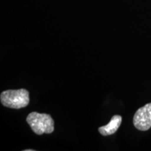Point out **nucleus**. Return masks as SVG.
<instances>
[{
	"mask_svg": "<svg viewBox=\"0 0 151 151\" xmlns=\"http://www.w3.org/2000/svg\"><path fill=\"white\" fill-rule=\"evenodd\" d=\"M29 91L24 88L19 90H8L0 95V100L3 106L14 109L24 108L29 104Z\"/></svg>",
	"mask_w": 151,
	"mask_h": 151,
	"instance_id": "f257e3e1",
	"label": "nucleus"
},
{
	"mask_svg": "<svg viewBox=\"0 0 151 151\" xmlns=\"http://www.w3.org/2000/svg\"><path fill=\"white\" fill-rule=\"evenodd\" d=\"M26 121L37 135L51 134L54 131V120L49 114L32 112L27 116Z\"/></svg>",
	"mask_w": 151,
	"mask_h": 151,
	"instance_id": "f03ea898",
	"label": "nucleus"
},
{
	"mask_svg": "<svg viewBox=\"0 0 151 151\" xmlns=\"http://www.w3.org/2000/svg\"><path fill=\"white\" fill-rule=\"evenodd\" d=\"M133 123L137 129L147 131L151 127V103L141 107L135 113Z\"/></svg>",
	"mask_w": 151,
	"mask_h": 151,
	"instance_id": "7ed1b4c3",
	"label": "nucleus"
},
{
	"mask_svg": "<svg viewBox=\"0 0 151 151\" xmlns=\"http://www.w3.org/2000/svg\"><path fill=\"white\" fill-rule=\"evenodd\" d=\"M122 122V117L118 115L113 116L111 119L110 122L106 125H104L100 127L98 129V131L102 136L106 137V136L112 135L115 134L120 127Z\"/></svg>",
	"mask_w": 151,
	"mask_h": 151,
	"instance_id": "20e7f679",
	"label": "nucleus"
},
{
	"mask_svg": "<svg viewBox=\"0 0 151 151\" xmlns=\"http://www.w3.org/2000/svg\"><path fill=\"white\" fill-rule=\"evenodd\" d=\"M34 150H32V149H29V150H24V151H32Z\"/></svg>",
	"mask_w": 151,
	"mask_h": 151,
	"instance_id": "39448f33",
	"label": "nucleus"
}]
</instances>
